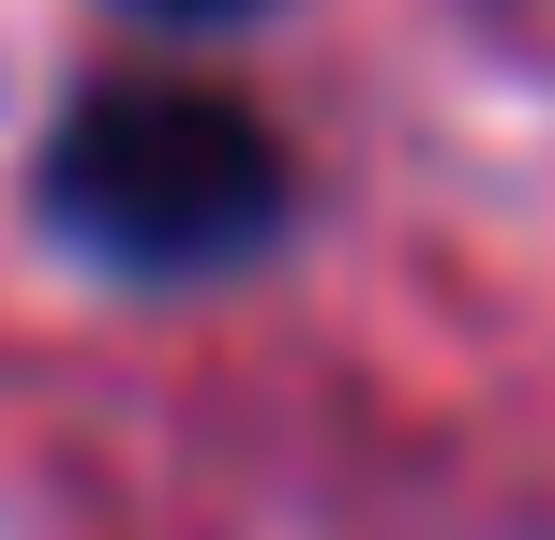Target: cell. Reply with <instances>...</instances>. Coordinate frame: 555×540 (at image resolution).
<instances>
[{
  "mask_svg": "<svg viewBox=\"0 0 555 540\" xmlns=\"http://www.w3.org/2000/svg\"><path fill=\"white\" fill-rule=\"evenodd\" d=\"M46 226L91 270L135 285H195V270H241L285 241V151L256 105L225 90H91L46 151Z\"/></svg>",
  "mask_w": 555,
  "mask_h": 540,
  "instance_id": "obj_1",
  "label": "cell"
},
{
  "mask_svg": "<svg viewBox=\"0 0 555 540\" xmlns=\"http://www.w3.org/2000/svg\"><path fill=\"white\" fill-rule=\"evenodd\" d=\"M166 15H241V0H166Z\"/></svg>",
  "mask_w": 555,
  "mask_h": 540,
  "instance_id": "obj_2",
  "label": "cell"
}]
</instances>
